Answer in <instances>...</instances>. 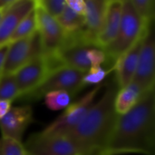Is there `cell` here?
<instances>
[{"mask_svg": "<svg viewBox=\"0 0 155 155\" xmlns=\"http://www.w3.org/2000/svg\"><path fill=\"white\" fill-rule=\"evenodd\" d=\"M155 155V93L143 94L128 113L119 115L104 155Z\"/></svg>", "mask_w": 155, "mask_h": 155, "instance_id": "1", "label": "cell"}, {"mask_svg": "<svg viewBox=\"0 0 155 155\" xmlns=\"http://www.w3.org/2000/svg\"><path fill=\"white\" fill-rule=\"evenodd\" d=\"M118 90L114 78L107 84L103 96L92 105L82 121L64 134L79 147L82 155H104L119 116L114 109Z\"/></svg>", "mask_w": 155, "mask_h": 155, "instance_id": "2", "label": "cell"}, {"mask_svg": "<svg viewBox=\"0 0 155 155\" xmlns=\"http://www.w3.org/2000/svg\"><path fill=\"white\" fill-rule=\"evenodd\" d=\"M147 28L148 26L139 17L131 1L124 0L122 19L117 35L114 41L103 49L107 58L109 69L113 71L117 60L134 46L144 35Z\"/></svg>", "mask_w": 155, "mask_h": 155, "instance_id": "3", "label": "cell"}, {"mask_svg": "<svg viewBox=\"0 0 155 155\" xmlns=\"http://www.w3.org/2000/svg\"><path fill=\"white\" fill-rule=\"evenodd\" d=\"M84 72L70 67H59L51 71L42 84L30 94L19 98L21 101L35 102L45 94L55 91H64L73 97L78 94L84 87L83 78Z\"/></svg>", "mask_w": 155, "mask_h": 155, "instance_id": "4", "label": "cell"}, {"mask_svg": "<svg viewBox=\"0 0 155 155\" xmlns=\"http://www.w3.org/2000/svg\"><path fill=\"white\" fill-rule=\"evenodd\" d=\"M102 85L99 84L93 88L79 100L72 103L64 113L52 124H50L42 133L45 134L64 135L74 129L84 117L86 113L94 104L95 97L100 92Z\"/></svg>", "mask_w": 155, "mask_h": 155, "instance_id": "5", "label": "cell"}, {"mask_svg": "<svg viewBox=\"0 0 155 155\" xmlns=\"http://www.w3.org/2000/svg\"><path fill=\"white\" fill-rule=\"evenodd\" d=\"M25 148L29 155H82L79 147L66 135L38 133L31 135Z\"/></svg>", "mask_w": 155, "mask_h": 155, "instance_id": "6", "label": "cell"}, {"mask_svg": "<svg viewBox=\"0 0 155 155\" xmlns=\"http://www.w3.org/2000/svg\"><path fill=\"white\" fill-rule=\"evenodd\" d=\"M133 83L138 85L143 94L154 90L155 42L153 24L149 25L145 32Z\"/></svg>", "mask_w": 155, "mask_h": 155, "instance_id": "7", "label": "cell"}, {"mask_svg": "<svg viewBox=\"0 0 155 155\" xmlns=\"http://www.w3.org/2000/svg\"><path fill=\"white\" fill-rule=\"evenodd\" d=\"M50 72L45 55L35 57L22 66L15 74H14L20 93L19 98L30 94L38 87Z\"/></svg>", "mask_w": 155, "mask_h": 155, "instance_id": "8", "label": "cell"}, {"mask_svg": "<svg viewBox=\"0 0 155 155\" xmlns=\"http://www.w3.org/2000/svg\"><path fill=\"white\" fill-rule=\"evenodd\" d=\"M35 14L37 20V32L39 34L44 55L54 54L63 45L65 32L60 26L55 18L47 15L36 5Z\"/></svg>", "mask_w": 155, "mask_h": 155, "instance_id": "9", "label": "cell"}, {"mask_svg": "<svg viewBox=\"0 0 155 155\" xmlns=\"http://www.w3.org/2000/svg\"><path fill=\"white\" fill-rule=\"evenodd\" d=\"M84 24L80 30V35L85 45L97 47L96 42L103 28L107 0H84Z\"/></svg>", "mask_w": 155, "mask_h": 155, "instance_id": "10", "label": "cell"}, {"mask_svg": "<svg viewBox=\"0 0 155 155\" xmlns=\"http://www.w3.org/2000/svg\"><path fill=\"white\" fill-rule=\"evenodd\" d=\"M33 122V111L30 105L11 107L10 111L0 119L2 137L22 142L24 134Z\"/></svg>", "mask_w": 155, "mask_h": 155, "instance_id": "11", "label": "cell"}, {"mask_svg": "<svg viewBox=\"0 0 155 155\" xmlns=\"http://www.w3.org/2000/svg\"><path fill=\"white\" fill-rule=\"evenodd\" d=\"M35 7V0H14L5 10L0 20V46L8 41L21 21Z\"/></svg>", "mask_w": 155, "mask_h": 155, "instance_id": "12", "label": "cell"}, {"mask_svg": "<svg viewBox=\"0 0 155 155\" xmlns=\"http://www.w3.org/2000/svg\"><path fill=\"white\" fill-rule=\"evenodd\" d=\"M144 35L134 45V46L128 52H126L122 57L117 60L113 67V72L115 74L114 79L119 89L127 86L133 82L137 68Z\"/></svg>", "mask_w": 155, "mask_h": 155, "instance_id": "13", "label": "cell"}, {"mask_svg": "<svg viewBox=\"0 0 155 155\" xmlns=\"http://www.w3.org/2000/svg\"><path fill=\"white\" fill-rule=\"evenodd\" d=\"M123 12V0H107L104 21L97 38L96 45L104 49L115 38L120 27Z\"/></svg>", "mask_w": 155, "mask_h": 155, "instance_id": "14", "label": "cell"}, {"mask_svg": "<svg viewBox=\"0 0 155 155\" xmlns=\"http://www.w3.org/2000/svg\"><path fill=\"white\" fill-rule=\"evenodd\" d=\"M31 41L32 35L9 44L5 54L3 74H14L27 62L34 59Z\"/></svg>", "mask_w": 155, "mask_h": 155, "instance_id": "15", "label": "cell"}, {"mask_svg": "<svg viewBox=\"0 0 155 155\" xmlns=\"http://www.w3.org/2000/svg\"><path fill=\"white\" fill-rule=\"evenodd\" d=\"M142 90L134 83H131L127 86L118 90L114 99V109L118 115L128 113L139 102L143 95Z\"/></svg>", "mask_w": 155, "mask_h": 155, "instance_id": "16", "label": "cell"}, {"mask_svg": "<svg viewBox=\"0 0 155 155\" xmlns=\"http://www.w3.org/2000/svg\"><path fill=\"white\" fill-rule=\"evenodd\" d=\"M56 21L66 34L79 31L84 24V15L74 12L67 5L64 12L56 18Z\"/></svg>", "mask_w": 155, "mask_h": 155, "instance_id": "17", "label": "cell"}, {"mask_svg": "<svg viewBox=\"0 0 155 155\" xmlns=\"http://www.w3.org/2000/svg\"><path fill=\"white\" fill-rule=\"evenodd\" d=\"M35 31H37V20H36L35 9H34L18 25L15 32L11 35L8 41V44L17 41L19 39L25 38L27 36H30Z\"/></svg>", "mask_w": 155, "mask_h": 155, "instance_id": "18", "label": "cell"}, {"mask_svg": "<svg viewBox=\"0 0 155 155\" xmlns=\"http://www.w3.org/2000/svg\"><path fill=\"white\" fill-rule=\"evenodd\" d=\"M19 97L20 93L14 74H2L0 77V100L12 104Z\"/></svg>", "mask_w": 155, "mask_h": 155, "instance_id": "19", "label": "cell"}, {"mask_svg": "<svg viewBox=\"0 0 155 155\" xmlns=\"http://www.w3.org/2000/svg\"><path fill=\"white\" fill-rule=\"evenodd\" d=\"M73 96L64 91H55L45 95V104L51 111L66 109L72 104Z\"/></svg>", "mask_w": 155, "mask_h": 155, "instance_id": "20", "label": "cell"}, {"mask_svg": "<svg viewBox=\"0 0 155 155\" xmlns=\"http://www.w3.org/2000/svg\"><path fill=\"white\" fill-rule=\"evenodd\" d=\"M135 12L145 24L149 26L153 24L155 16L154 0H130Z\"/></svg>", "mask_w": 155, "mask_h": 155, "instance_id": "21", "label": "cell"}, {"mask_svg": "<svg viewBox=\"0 0 155 155\" xmlns=\"http://www.w3.org/2000/svg\"><path fill=\"white\" fill-rule=\"evenodd\" d=\"M0 155H29L22 142L11 138H0Z\"/></svg>", "mask_w": 155, "mask_h": 155, "instance_id": "22", "label": "cell"}, {"mask_svg": "<svg viewBox=\"0 0 155 155\" xmlns=\"http://www.w3.org/2000/svg\"><path fill=\"white\" fill-rule=\"evenodd\" d=\"M35 3L47 15L55 19L66 7V0H35Z\"/></svg>", "mask_w": 155, "mask_h": 155, "instance_id": "23", "label": "cell"}, {"mask_svg": "<svg viewBox=\"0 0 155 155\" xmlns=\"http://www.w3.org/2000/svg\"><path fill=\"white\" fill-rule=\"evenodd\" d=\"M113 73L112 70L108 68H103L102 66H93L91 67L84 75L83 82L85 86L97 84L99 85L109 74Z\"/></svg>", "mask_w": 155, "mask_h": 155, "instance_id": "24", "label": "cell"}, {"mask_svg": "<svg viewBox=\"0 0 155 155\" xmlns=\"http://www.w3.org/2000/svg\"><path fill=\"white\" fill-rule=\"evenodd\" d=\"M66 5L74 12L84 15L85 13V2L84 0H66Z\"/></svg>", "mask_w": 155, "mask_h": 155, "instance_id": "25", "label": "cell"}, {"mask_svg": "<svg viewBox=\"0 0 155 155\" xmlns=\"http://www.w3.org/2000/svg\"><path fill=\"white\" fill-rule=\"evenodd\" d=\"M8 45H9V44H5V45L0 46V77L3 74V68H4L5 54H6V51L8 49Z\"/></svg>", "mask_w": 155, "mask_h": 155, "instance_id": "26", "label": "cell"}, {"mask_svg": "<svg viewBox=\"0 0 155 155\" xmlns=\"http://www.w3.org/2000/svg\"><path fill=\"white\" fill-rule=\"evenodd\" d=\"M11 103L4 100H0V119H2L11 109Z\"/></svg>", "mask_w": 155, "mask_h": 155, "instance_id": "27", "label": "cell"}, {"mask_svg": "<svg viewBox=\"0 0 155 155\" xmlns=\"http://www.w3.org/2000/svg\"><path fill=\"white\" fill-rule=\"evenodd\" d=\"M14 0H0V10L5 9Z\"/></svg>", "mask_w": 155, "mask_h": 155, "instance_id": "28", "label": "cell"}, {"mask_svg": "<svg viewBox=\"0 0 155 155\" xmlns=\"http://www.w3.org/2000/svg\"><path fill=\"white\" fill-rule=\"evenodd\" d=\"M4 10H5V9H2V10H0V20H1V17H2V15H3Z\"/></svg>", "mask_w": 155, "mask_h": 155, "instance_id": "29", "label": "cell"}]
</instances>
